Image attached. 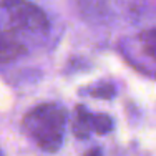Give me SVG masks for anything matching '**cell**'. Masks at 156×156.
Listing matches in <instances>:
<instances>
[{
    "label": "cell",
    "instance_id": "cell-2",
    "mask_svg": "<svg viewBox=\"0 0 156 156\" xmlns=\"http://www.w3.org/2000/svg\"><path fill=\"white\" fill-rule=\"evenodd\" d=\"M66 110L58 103H40L23 116L22 129L40 150L55 153L65 140Z\"/></svg>",
    "mask_w": 156,
    "mask_h": 156
},
{
    "label": "cell",
    "instance_id": "cell-8",
    "mask_svg": "<svg viewBox=\"0 0 156 156\" xmlns=\"http://www.w3.org/2000/svg\"><path fill=\"white\" fill-rule=\"evenodd\" d=\"M0 156H2V153H0Z\"/></svg>",
    "mask_w": 156,
    "mask_h": 156
},
{
    "label": "cell",
    "instance_id": "cell-3",
    "mask_svg": "<svg viewBox=\"0 0 156 156\" xmlns=\"http://www.w3.org/2000/svg\"><path fill=\"white\" fill-rule=\"evenodd\" d=\"M93 129V113H90L85 106L78 105L73 110L72 116V131L78 140H88Z\"/></svg>",
    "mask_w": 156,
    "mask_h": 156
},
{
    "label": "cell",
    "instance_id": "cell-7",
    "mask_svg": "<svg viewBox=\"0 0 156 156\" xmlns=\"http://www.w3.org/2000/svg\"><path fill=\"white\" fill-rule=\"evenodd\" d=\"M83 156H103V153H101L100 148H91V150H88Z\"/></svg>",
    "mask_w": 156,
    "mask_h": 156
},
{
    "label": "cell",
    "instance_id": "cell-1",
    "mask_svg": "<svg viewBox=\"0 0 156 156\" xmlns=\"http://www.w3.org/2000/svg\"><path fill=\"white\" fill-rule=\"evenodd\" d=\"M50 22L30 0H0V62H12L45 38Z\"/></svg>",
    "mask_w": 156,
    "mask_h": 156
},
{
    "label": "cell",
    "instance_id": "cell-6",
    "mask_svg": "<svg viewBox=\"0 0 156 156\" xmlns=\"http://www.w3.org/2000/svg\"><path fill=\"white\" fill-rule=\"evenodd\" d=\"M93 96H98V98H111V96L115 95V88L113 85L110 83H101L98 85V87H93L90 91Z\"/></svg>",
    "mask_w": 156,
    "mask_h": 156
},
{
    "label": "cell",
    "instance_id": "cell-4",
    "mask_svg": "<svg viewBox=\"0 0 156 156\" xmlns=\"http://www.w3.org/2000/svg\"><path fill=\"white\" fill-rule=\"evenodd\" d=\"M140 42H141V47H143L144 53L156 62V28L144 30L140 35Z\"/></svg>",
    "mask_w": 156,
    "mask_h": 156
},
{
    "label": "cell",
    "instance_id": "cell-5",
    "mask_svg": "<svg viewBox=\"0 0 156 156\" xmlns=\"http://www.w3.org/2000/svg\"><path fill=\"white\" fill-rule=\"evenodd\" d=\"M113 120L108 115L103 113H95L93 115V131H96L98 135H106L113 129Z\"/></svg>",
    "mask_w": 156,
    "mask_h": 156
}]
</instances>
